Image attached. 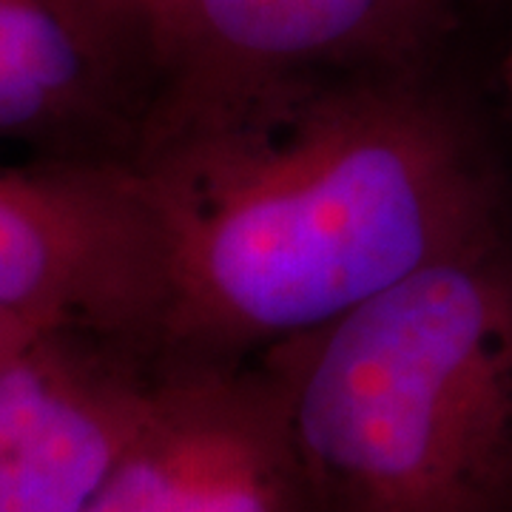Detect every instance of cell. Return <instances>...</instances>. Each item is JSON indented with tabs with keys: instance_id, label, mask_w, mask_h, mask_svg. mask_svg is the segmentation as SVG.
<instances>
[{
	"instance_id": "1",
	"label": "cell",
	"mask_w": 512,
	"mask_h": 512,
	"mask_svg": "<svg viewBox=\"0 0 512 512\" xmlns=\"http://www.w3.org/2000/svg\"><path fill=\"white\" fill-rule=\"evenodd\" d=\"M165 262L163 359H254L507 225L453 97L390 66L151 106L128 146Z\"/></svg>"
},
{
	"instance_id": "2",
	"label": "cell",
	"mask_w": 512,
	"mask_h": 512,
	"mask_svg": "<svg viewBox=\"0 0 512 512\" xmlns=\"http://www.w3.org/2000/svg\"><path fill=\"white\" fill-rule=\"evenodd\" d=\"M313 512H512V231L254 356Z\"/></svg>"
},
{
	"instance_id": "3",
	"label": "cell",
	"mask_w": 512,
	"mask_h": 512,
	"mask_svg": "<svg viewBox=\"0 0 512 512\" xmlns=\"http://www.w3.org/2000/svg\"><path fill=\"white\" fill-rule=\"evenodd\" d=\"M0 311L160 353L163 242L128 154L0 165Z\"/></svg>"
},
{
	"instance_id": "4",
	"label": "cell",
	"mask_w": 512,
	"mask_h": 512,
	"mask_svg": "<svg viewBox=\"0 0 512 512\" xmlns=\"http://www.w3.org/2000/svg\"><path fill=\"white\" fill-rule=\"evenodd\" d=\"M86 512H313L256 359H165L146 421Z\"/></svg>"
},
{
	"instance_id": "5",
	"label": "cell",
	"mask_w": 512,
	"mask_h": 512,
	"mask_svg": "<svg viewBox=\"0 0 512 512\" xmlns=\"http://www.w3.org/2000/svg\"><path fill=\"white\" fill-rule=\"evenodd\" d=\"M165 359L52 328L0 367V512H86L146 421Z\"/></svg>"
},
{
	"instance_id": "6",
	"label": "cell",
	"mask_w": 512,
	"mask_h": 512,
	"mask_svg": "<svg viewBox=\"0 0 512 512\" xmlns=\"http://www.w3.org/2000/svg\"><path fill=\"white\" fill-rule=\"evenodd\" d=\"M424 0H183L143 111L262 77L379 66Z\"/></svg>"
},
{
	"instance_id": "7",
	"label": "cell",
	"mask_w": 512,
	"mask_h": 512,
	"mask_svg": "<svg viewBox=\"0 0 512 512\" xmlns=\"http://www.w3.org/2000/svg\"><path fill=\"white\" fill-rule=\"evenodd\" d=\"M126 120L137 128L52 0H0V140H52Z\"/></svg>"
},
{
	"instance_id": "8",
	"label": "cell",
	"mask_w": 512,
	"mask_h": 512,
	"mask_svg": "<svg viewBox=\"0 0 512 512\" xmlns=\"http://www.w3.org/2000/svg\"><path fill=\"white\" fill-rule=\"evenodd\" d=\"M103 69L111 86L134 109L146 106L168 29L183 0H52Z\"/></svg>"
},
{
	"instance_id": "9",
	"label": "cell",
	"mask_w": 512,
	"mask_h": 512,
	"mask_svg": "<svg viewBox=\"0 0 512 512\" xmlns=\"http://www.w3.org/2000/svg\"><path fill=\"white\" fill-rule=\"evenodd\" d=\"M43 330L46 328H37L32 322H23L18 316L0 311V367L26 348L35 336H40Z\"/></svg>"
}]
</instances>
